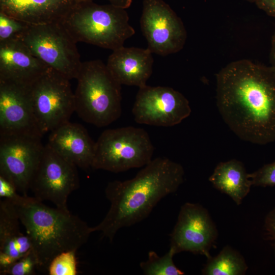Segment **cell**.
<instances>
[{
  "label": "cell",
  "mask_w": 275,
  "mask_h": 275,
  "mask_svg": "<svg viewBox=\"0 0 275 275\" xmlns=\"http://www.w3.org/2000/svg\"><path fill=\"white\" fill-rule=\"evenodd\" d=\"M218 110L240 139L258 145L275 141V68L247 59L231 62L216 74Z\"/></svg>",
  "instance_id": "1"
},
{
  "label": "cell",
  "mask_w": 275,
  "mask_h": 275,
  "mask_svg": "<svg viewBox=\"0 0 275 275\" xmlns=\"http://www.w3.org/2000/svg\"><path fill=\"white\" fill-rule=\"evenodd\" d=\"M180 163L167 157H157L133 178L109 182L105 189L111 206L103 220L92 227L112 242L117 232L146 218L159 201L175 193L184 181Z\"/></svg>",
  "instance_id": "2"
},
{
  "label": "cell",
  "mask_w": 275,
  "mask_h": 275,
  "mask_svg": "<svg viewBox=\"0 0 275 275\" xmlns=\"http://www.w3.org/2000/svg\"><path fill=\"white\" fill-rule=\"evenodd\" d=\"M10 200L30 238L38 268H48L59 254L76 251L86 243L92 227L69 210L52 208L34 197L20 195Z\"/></svg>",
  "instance_id": "3"
},
{
  "label": "cell",
  "mask_w": 275,
  "mask_h": 275,
  "mask_svg": "<svg viewBox=\"0 0 275 275\" xmlns=\"http://www.w3.org/2000/svg\"><path fill=\"white\" fill-rule=\"evenodd\" d=\"M77 43L114 50L135 33L126 9L93 1H76L60 22Z\"/></svg>",
  "instance_id": "4"
},
{
  "label": "cell",
  "mask_w": 275,
  "mask_h": 275,
  "mask_svg": "<svg viewBox=\"0 0 275 275\" xmlns=\"http://www.w3.org/2000/svg\"><path fill=\"white\" fill-rule=\"evenodd\" d=\"M75 112L87 123L108 126L122 113L121 85L101 61L82 62L76 78Z\"/></svg>",
  "instance_id": "5"
},
{
  "label": "cell",
  "mask_w": 275,
  "mask_h": 275,
  "mask_svg": "<svg viewBox=\"0 0 275 275\" xmlns=\"http://www.w3.org/2000/svg\"><path fill=\"white\" fill-rule=\"evenodd\" d=\"M154 151L143 128L126 126L103 131L95 142L92 168L114 173L145 166Z\"/></svg>",
  "instance_id": "6"
},
{
  "label": "cell",
  "mask_w": 275,
  "mask_h": 275,
  "mask_svg": "<svg viewBox=\"0 0 275 275\" xmlns=\"http://www.w3.org/2000/svg\"><path fill=\"white\" fill-rule=\"evenodd\" d=\"M70 79L48 68L26 85L34 115L43 135L69 121L75 112Z\"/></svg>",
  "instance_id": "7"
},
{
  "label": "cell",
  "mask_w": 275,
  "mask_h": 275,
  "mask_svg": "<svg viewBox=\"0 0 275 275\" xmlns=\"http://www.w3.org/2000/svg\"><path fill=\"white\" fill-rule=\"evenodd\" d=\"M21 40L48 68L76 79L82 64L77 42L61 23L30 24Z\"/></svg>",
  "instance_id": "8"
},
{
  "label": "cell",
  "mask_w": 275,
  "mask_h": 275,
  "mask_svg": "<svg viewBox=\"0 0 275 275\" xmlns=\"http://www.w3.org/2000/svg\"><path fill=\"white\" fill-rule=\"evenodd\" d=\"M77 167L45 145L30 185L34 197L68 211V197L79 186Z\"/></svg>",
  "instance_id": "9"
},
{
  "label": "cell",
  "mask_w": 275,
  "mask_h": 275,
  "mask_svg": "<svg viewBox=\"0 0 275 275\" xmlns=\"http://www.w3.org/2000/svg\"><path fill=\"white\" fill-rule=\"evenodd\" d=\"M140 25L152 53H175L185 43L187 33L182 21L163 0H143Z\"/></svg>",
  "instance_id": "10"
},
{
  "label": "cell",
  "mask_w": 275,
  "mask_h": 275,
  "mask_svg": "<svg viewBox=\"0 0 275 275\" xmlns=\"http://www.w3.org/2000/svg\"><path fill=\"white\" fill-rule=\"evenodd\" d=\"M191 112L188 100L180 92L147 85L139 88L132 109L136 123L162 127L179 124Z\"/></svg>",
  "instance_id": "11"
},
{
  "label": "cell",
  "mask_w": 275,
  "mask_h": 275,
  "mask_svg": "<svg viewBox=\"0 0 275 275\" xmlns=\"http://www.w3.org/2000/svg\"><path fill=\"white\" fill-rule=\"evenodd\" d=\"M41 139L28 135H0V175L12 182L23 196H28L44 148Z\"/></svg>",
  "instance_id": "12"
},
{
  "label": "cell",
  "mask_w": 275,
  "mask_h": 275,
  "mask_svg": "<svg viewBox=\"0 0 275 275\" xmlns=\"http://www.w3.org/2000/svg\"><path fill=\"white\" fill-rule=\"evenodd\" d=\"M170 248L175 254L189 252L211 257L218 236L216 227L208 210L201 205L187 202L181 207L170 235Z\"/></svg>",
  "instance_id": "13"
},
{
  "label": "cell",
  "mask_w": 275,
  "mask_h": 275,
  "mask_svg": "<svg viewBox=\"0 0 275 275\" xmlns=\"http://www.w3.org/2000/svg\"><path fill=\"white\" fill-rule=\"evenodd\" d=\"M5 135L43 136L26 85L0 80V135Z\"/></svg>",
  "instance_id": "14"
},
{
  "label": "cell",
  "mask_w": 275,
  "mask_h": 275,
  "mask_svg": "<svg viewBox=\"0 0 275 275\" xmlns=\"http://www.w3.org/2000/svg\"><path fill=\"white\" fill-rule=\"evenodd\" d=\"M48 68L21 40L0 42V80L28 85Z\"/></svg>",
  "instance_id": "15"
},
{
  "label": "cell",
  "mask_w": 275,
  "mask_h": 275,
  "mask_svg": "<svg viewBox=\"0 0 275 275\" xmlns=\"http://www.w3.org/2000/svg\"><path fill=\"white\" fill-rule=\"evenodd\" d=\"M47 144L77 167H92L95 142L81 124L69 121L50 132Z\"/></svg>",
  "instance_id": "16"
},
{
  "label": "cell",
  "mask_w": 275,
  "mask_h": 275,
  "mask_svg": "<svg viewBox=\"0 0 275 275\" xmlns=\"http://www.w3.org/2000/svg\"><path fill=\"white\" fill-rule=\"evenodd\" d=\"M153 62L148 48L123 46L113 50L106 65L120 85L140 88L146 85L151 75Z\"/></svg>",
  "instance_id": "17"
},
{
  "label": "cell",
  "mask_w": 275,
  "mask_h": 275,
  "mask_svg": "<svg viewBox=\"0 0 275 275\" xmlns=\"http://www.w3.org/2000/svg\"><path fill=\"white\" fill-rule=\"evenodd\" d=\"M20 223L12 202L0 201V274L16 260L32 250L27 234L20 230Z\"/></svg>",
  "instance_id": "18"
},
{
  "label": "cell",
  "mask_w": 275,
  "mask_h": 275,
  "mask_svg": "<svg viewBox=\"0 0 275 275\" xmlns=\"http://www.w3.org/2000/svg\"><path fill=\"white\" fill-rule=\"evenodd\" d=\"M75 0H0V12L30 24L60 23Z\"/></svg>",
  "instance_id": "19"
},
{
  "label": "cell",
  "mask_w": 275,
  "mask_h": 275,
  "mask_svg": "<svg viewBox=\"0 0 275 275\" xmlns=\"http://www.w3.org/2000/svg\"><path fill=\"white\" fill-rule=\"evenodd\" d=\"M209 180L216 189L229 196L237 205L241 204L253 185L243 163L235 159L219 162Z\"/></svg>",
  "instance_id": "20"
},
{
  "label": "cell",
  "mask_w": 275,
  "mask_h": 275,
  "mask_svg": "<svg viewBox=\"0 0 275 275\" xmlns=\"http://www.w3.org/2000/svg\"><path fill=\"white\" fill-rule=\"evenodd\" d=\"M248 266L242 255L226 245L215 257L207 259L202 269L204 275H244Z\"/></svg>",
  "instance_id": "21"
},
{
  "label": "cell",
  "mask_w": 275,
  "mask_h": 275,
  "mask_svg": "<svg viewBox=\"0 0 275 275\" xmlns=\"http://www.w3.org/2000/svg\"><path fill=\"white\" fill-rule=\"evenodd\" d=\"M176 254L170 248L162 256L152 251L148 253V259L142 262L140 267L145 275H182L184 272L174 264L173 257Z\"/></svg>",
  "instance_id": "22"
},
{
  "label": "cell",
  "mask_w": 275,
  "mask_h": 275,
  "mask_svg": "<svg viewBox=\"0 0 275 275\" xmlns=\"http://www.w3.org/2000/svg\"><path fill=\"white\" fill-rule=\"evenodd\" d=\"M30 25L0 12V42L21 40Z\"/></svg>",
  "instance_id": "23"
},
{
  "label": "cell",
  "mask_w": 275,
  "mask_h": 275,
  "mask_svg": "<svg viewBox=\"0 0 275 275\" xmlns=\"http://www.w3.org/2000/svg\"><path fill=\"white\" fill-rule=\"evenodd\" d=\"M76 251H70L61 253L50 262L47 271L49 275H76Z\"/></svg>",
  "instance_id": "24"
},
{
  "label": "cell",
  "mask_w": 275,
  "mask_h": 275,
  "mask_svg": "<svg viewBox=\"0 0 275 275\" xmlns=\"http://www.w3.org/2000/svg\"><path fill=\"white\" fill-rule=\"evenodd\" d=\"M37 260L32 250L16 260L2 274L10 275H32L38 268Z\"/></svg>",
  "instance_id": "25"
},
{
  "label": "cell",
  "mask_w": 275,
  "mask_h": 275,
  "mask_svg": "<svg viewBox=\"0 0 275 275\" xmlns=\"http://www.w3.org/2000/svg\"><path fill=\"white\" fill-rule=\"evenodd\" d=\"M249 176L254 186H275V161L264 164L254 172L249 174Z\"/></svg>",
  "instance_id": "26"
},
{
  "label": "cell",
  "mask_w": 275,
  "mask_h": 275,
  "mask_svg": "<svg viewBox=\"0 0 275 275\" xmlns=\"http://www.w3.org/2000/svg\"><path fill=\"white\" fill-rule=\"evenodd\" d=\"M264 226L266 235L271 242L275 255V207L266 215Z\"/></svg>",
  "instance_id": "27"
},
{
  "label": "cell",
  "mask_w": 275,
  "mask_h": 275,
  "mask_svg": "<svg viewBox=\"0 0 275 275\" xmlns=\"http://www.w3.org/2000/svg\"><path fill=\"white\" fill-rule=\"evenodd\" d=\"M17 190L14 184L0 175V197L3 199H12L17 195Z\"/></svg>",
  "instance_id": "28"
},
{
  "label": "cell",
  "mask_w": 275,
  "mask_h": 275,
  "mask_svg": "<svg viewBox=\"0 0 275 275\" xmlns=\"http://www.w3.org/2000/svg\"><path fill=\"white\" fill-rule=\"evenodd\" d=\"M255 3L268 15L275 17V0H257Z\"/></svg>",
  "instance_id": "29"
},
{
  "label": "cell",
  "mask_w": 275,
  "mask_h": 275,
  "mask_svg": "<svg viewBox=\"0 0 275 275\" xmlns=\"http://www.w3.org/2000/svg\"><path fill=\"white\" fill-rule=\"evenodd\" d=\"M76 1H93V0H75ZM109 4L117 7H121L124 9L128 8L132 2V0H107Z\"/></svg>",
  "instance_id": "30"
},
{
  "label": "cell",
  "mask_w": 275,
  "mask_h": 275,
  "mask_svg": "<svg viewBox=\"0 0 275 275\" xmlns=\"http://www.w3.org/2000/svg\"><path fill=\"white\" fill-rule=\"evenodd\" d=\"M269 60L271 66L275 68V31L272 35L271 42V48L269 54Z\"/></svg>",
  "instance_id": "31"
},
{
  "label": "cell",
  "mask_w": 275,
  "mask_h": 275,
  "mask_svg": "<svg viewBox=\"0 0 275 275\" xmlns=\"http://www.w3.org/2000/svg\"><path fill=\"white\" fill-rule=\"evenodd\" d=\"M250 2H255L257 0H246Z\"/></svg>",
  "instance_id": "32"
}]
</instances>
